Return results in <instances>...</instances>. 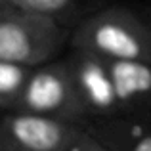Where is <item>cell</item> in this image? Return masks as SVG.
Instances as JSON below:
<instances>
[{"mask_svg":"<svg viewBox=\"0 0 151 151\" xmlns=\"http://www.w3.org/2000/svg\"><path fill=\"white\" fill-rule=\"evenodd\" d=\"M71 44L107 61H151V27L128 8H105L75 29Z\"/></svg>","mask_w":151,"mask_h":151,"instance_id":"1","label":"cell"},{"mask_svg":"<svg viewBox=\"0 0 151 151\" xmlns=\"http://www.w3.org/2000/svg\"><path fill=\"white\" fill-rule=\"evenodd\" d=\"M65 37L58 15L10 4L0 15V59L38 67L59 54Z\"/></svg>","mask_w":151,"mask_h":151,"instance_id":"2","label":"cell"},{"mask_svg":"<svg viewBox=\"0 0 151 151\" xmlns=\"http://www.w3.org/2000/svg\"><path fill=\"white\" fill-rule=\"evenodd\" d=\"M15 111L38 113L82 126L90 121L65 59L35 67Z\"/></svg>","mask_w":151,"mask_h":151,"instance_id":"3","label":"cell"},{"mask_svg":"<svg viewBox=\"0 0 151 151\" xmlns=\"http://www.w3.org/2000/svg\"><path fill=\"white\" fill-rule=\"evenodd\" d=\"M86 126L27 111L0 117V145L12 151H73Z\"/></svg>","mask_w":151,"mask_h":151,"instance_id":"4","label":"cell"},{"mask_svg":"<svg viewBox=\"0 0 151 151\" xmlns=\"http://www.w3.org/2000/svg\"><path fill=\"white\" fill-rule=\"evenodd\" d=\"M65 61L69 65L71 77L90 119L113 117L121 113L113 75L107 59L92 52L75 48Z\"/></svg>","mask_w":151,"mask_h":151,"instance_id":"5","label":"cell"},{"mask_svg":"<svg viewBox=\"0 0 151 151\" xmlns=\"http://www.w3.org/2000/svg\"><path fill=\"white\" fill-rule=\"evenodd\" d=\"M121 113H142L151 105V61H109Z\"/></svg>","mask_w":151,"mask_h":151,"instance_id":"6","label":"cell"},{"mask_svg":"<svg viewBox=\"0 0 151 151\" xmlns=\"http://www.w3.org/2000/svg\"><path fill=\"white\" fill-rule=\"evenodd\" d=\"M86 128L115 151H151V122L134 119L132 113L103 117Z\"/></svg>","mask_w":151,"mask_h":151,"instance_id":"7","label":"cell"},{"mask_svg":"<svg viewBox=\"0 0 151 151\" xmlns=\"http://www.w3.org/2000/svg\"><path fill=\"white\" fill-rule=\"evenodd\" d=\"M35 67L0 59V111H15Z\"/></svg>","mask_w":151,"mask_h":151,"instance_id":"8","label":"cell"},{"mask_svg":"<svg viewBox=\"0 0 151 151\" xmlns=\"http://www.w3.org/2000/svg\"><path fill=\"white\" fill-rule=\"evenodd\" d=\"M77 2H81V0H15L17 6H23L27 10H35V12H42V14H50V15L63 14Z\"/></svg>","mask_w":151,"mask_h":151,"instance_id":"9","label":"cell"},{"mask_svg":"<svg viewBox=\"0 0 151 151\" xmlns=\"http://www.w3.org/2000/svg\"><path fill=\"white\" fill-rule=\"evenodd\" d=\"M73 151H115L113 147H109L107 144H103L98 136H94L88 128L84 130V134L81 136V140L77 142V145L73 147Z\"/></svg>","mask_w":151,"mask_h":151,"instance_id":"10","label":"cell"},{"mask_svg":"<svg viewBox=\"0 0 151 151\" xmlns=\"http://www.w3.org/2000/svg\"><path fill=\"white\" fill-rule=\"evenodd\" d=\"M10 4H12V2H10V0H0V15H2V12H4V10H6V8H8V6H10Z\"/></svg>","mask_w":151,"mask_h":151,"instance_id":"11","label":"cell"},{"mask_svg":"<svg viewBox=\"0 0 151 151\" xmlns=\"http://www.w3.org/2000/svg\"><path fill=\"white\" fill-rule=\"evenodd\" d=\"M145 21L149 23V27H151V12H149V15H147V19H145Z\"/></svg>","mask_w":151,"mask_h":151,"instance_id":"12","label":"cell"},{"mask_svg":"<svg viewBox=\"0 0 151 151\" xmlns=\"http://www.w3.org/2000/svg\"><path fill=\"white\" fill-rule=\"evenodd\" d=\"M0 151H12V149H8V147H4V145H0Z\"/></svg>","mask_w":151,"mask_h":151,"instance_id":"13","label":"cell"},{"mask_svg":"<svg viewBox=\"0 0 151 151\" xmlns=\"http://www.w3.org/2000/svg\"><path fill=\"white\" fill-rule=\"evenodd\" d=\"M10 2H12V4H15V0H10Z\"/></svg>","mask_w":151,"mask_h":151,"instance_id":"14","label":"cell"}]
</instances>
